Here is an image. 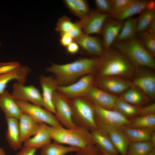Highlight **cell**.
<instances>
[{"label":"cell","mask_w":155,"mask_h":155,"mask_svg":"<svg viewBox=\"0 0 155 155\" xmlns=\"http://www.w3.org/2000/svg\"><path fill=\"white\" fill-rule=\"evenodd\" d=\"M99 57H80L73 62L64 64L51 63L45 71L52 73L59 86H66L73 83L82 77L94 73Z\"/></svg>","instance_id":"cell-1"},{"label":"cell","mask_w":155,"mask_h":155,"mask_svg":"<svg viewBox=\"0 0 155 155\" xmlns=\"http://www.w3.org/2000/svg\"><path fill=\"white\" fill-rule=\"evenodd\" d=\"M135 67L121 52L113 46L99 57L95 76L130 80Z\"/></svg>","instance_id":"cell-2"},{"label":"cell","mask_w":155,"mask_h":155,"mask_svg":"<svg viewBox=\"0 0 155 155\" xmlns=\"http://www.w3.org/2000/svg\"><path fill=\"white\" fill-rule=\"evenodd\" d=\"M112 46L122 53L135 68L146 67L155 69L154 58L136 36L129 39L115 41Z\"/></svg>","instance_id":"cell-3"},{"label":"cell","mask_w":155,"mask_h":155,"mask_svg":"<svg viewBox=\"0 0 155 155\" xmlns=\"http://www.w3.org/2000/svg\"><path fill=\"white\" fill-rule=\"evenodd\" d=\"M52 140L60 144L82 148L89 145L95 144L90 131L82 127L76 126L71 129L63 126L54 128Z\"/></svg>","instance_id":"cell-4"},{"label":"cell","mask_w":155,"mask_h":155,"mask_svg":"<svg viewBox=\"0 0 155 155\" xmlns=\"http://www.w3.org/2000/svg\"><path fill=\"white\" fill-rule=\"evenodd\" d=\"M72 120L77 126L84 128L90 131L97 128L93 104L84 96L70 99Z\"/></svg>","instance_id":"cell-5"},{"label":"cell","mask_w":155,"mask_h":155,"mask_svg":"<svg viewBox=\"0 0 155 155\" xmlns=\"http://www.w3.org/2000/svg\"><path fill=\"white\" fill-rule=\"evenodd\" d=\"M16 101L23 113L28 115L38 123H44L55 128L63 126L55 114L48 110L27 101Z\"/></svg>","instance_id":"cell-6"},{"label":"cell","mask_w":155,"mask_h":155,"mask_svg":"<svg viewBox=\"0 0 155 155\" xmlns=\"http://www.w3.org/2000/svg\"><path fill=\"white\" fill-rule=\"evenodd\" d=\"M150 69L146 67L135 68L131 81L133 86L149 99H154L155 97V74L150 70Z\"/></svg>","instance_id":"cell-7"},{"label":"cell","mask_w":155,"mask_h":155,"mask_svg":"<svg viewBox=\"0 0 155 155\" xmlns=\"http://www.w3.org/2000/svg\"><path fill=\"white\" fill-rule=\"evenodd\" d=\"M56 118L62 126L71 129L76 127L72 120V112L70 99L55 91L53 98Z\"/></svg>","instance_id":"cell-8"},{"label":"cell","mask_w":155,"mask_h":155,"mask_svg":"<svg viewBox=\"0 0 155 155\" xmlns=\"http://www.w3.org/2000/svg\"><path fill=\"white\" fill-rule=\"evenodd\" d=\"M95 76L92 74L85 75L72 84L66 86H58L57 91L69 99L84 96L93 84Z\"/></svg>","instance_id":"cell-9"},{"label":"cell","mask_w":155,"mask_h":155,"mask_svg":"<svg viewBox=\"0 0 155 155\" xmlns=\"http://www.w3.org/2000/svg\"><path fill=\"white\" fill-rule=\"evenodd\" d=\"M12 87L11 94L15 100L29 101L44 108L42 95L39 90L33 85L25 86L24 84L17 82L13 84Z\"/></svg>","instance_id":"cell-10"},{"label":"cell","mask_w":155,"mask_h":155,"mask_svg":"<svg viewBox=\"0 0 155 155\" xmlns=\"http://www.w3.org/2000/svg\"><path fill=\"white\" fill-rule=\"evenodd\" d=\"M93 85L110 94H121L133 85L131 80L111 77L95 76Z\"/></svg>","instance_id":"cell-11"},{"label":"cell","mask_w":155,"mask_h":155,"mask_svg":"<svg viewBox=\"0 0 155 155\" xmlns=\"http://www.w3.org/2000/svg\"><path fill=\"white\" fill-rule=\"evenodd\" d=\"M97 128L106 133L121 155H127L130 143L125 133L119 127L95 121Z\"/></svg>","instance_id":"cell-12"},{"label":"cell","mask_w":155,"mask_h":155,"mask_svg":"<svg viewBox=\"0 0 155 155\" xmlns=\"http://www.w3.org/2000/svg\"><path fill=\"white\" fill-rule=\"evenodd\" d=\"M108 14L100 13L97 10L90 11L84 18L76 21L81 27L84 34L101 35L102 29Z\"/></svg>","instance_id":"cell-13"},{"label":"cell","mask_w":155,"mask_h":155,"mask_svg":"<svg viewBox=\"0 0 155 155\" xmlns=\"http://www.w3.org/2000/svg\"><path fill=\"white\" fill-rule=\"evenodd\" d=\"M84 97L92 104L107 109L113 110L117 96L94 86H91Z\"/></svg>","instance_id":"cell-14"},{"label":"cell","mask_w":155,"mask_h":155,"mask_svg":"<svg viewBox=\"0 0 155 155\" xmlns=\"http://www.w3.org/2000/svg\"><path fill=\"white\" fill-rule=\"evenodd\" d=\"M93 104L95 121H98L120 127L129 124L130 120L118 112L104 108Z\"/></svg>","instance_id":"cell-15"},{"label":"cell","mask_w":155,"mask_h":155,"mask_svg":"<svg viewBox=\"0 0 155 155\" xmlns=\"http://www.w3.org/2000/svg\"><path fill=\"white\" fill-rule=\"evenodd\" d=\"M124 22L108 18L105 20L101 32L102 40L105 51L112 46L121 32Z\"/></svg>","instance_id":"cell-16"},{"label":"cell","mask_w":155,"mask_h":155,"mask_svg":"<svg viewBox=\"0 0 155 155\" xmlns=\"http://www.w3.org/2000/svg\"><path fill=\"white\" fill-rule=\"evenodd\" d=\"M73 41L82 49L88 54L94 57H100L104 53L102 40L98 36H92L83 34L74 39Z\"/></svg>","instance_id":"cell-17"},{"label":"cell","mask_w":155,"mask_h":155,"mask_svg":"<svg viewBox=\"0 0 155 155\" xmlns=\"http://www.w3.org/2000/svg\"><path fill=\"white\" fill-rule=\"evenodd\" d=\"M39 80L42 88V96L44 104V108L55 115V110L54 107L53 98L55 92L59 86L57 81L52 76L40 75Z\"/></svg>","instance_id":"cell-18"},{"label":"cell","mask_w":155,"mask_h":155,"mask_svg":"<svg viewBox=\"0 0 155 155\" xmlns=\"http://www.w3.org/2000/svg\"><path fill=\"white\" fill-rule=\"evenodd\" d=\"M54 128L46 123H39L37 133L33 137L25 141L24 146L38 149L51 142L52 134Z\"/></svg>","instance_id":"cell-19"},{"label":"cell","mask_w":155,"mask_h":155,"mask_svg":"<svg viewBox=\"0 0 155 155\" xmlns=\"http://www.w3.org/2000/svg\"><path fill=\"white\" fill-rule=\"evenodd\" d=\"M152 0H135L123 10L115 13L108 14V18L120 21L140 13L150 5Z\"/></svg>","instance_id":"cell-20"},{"label":"cell","mask_w":155,"mask_h":155,"mask_svg":"<svg viewBox=\"0 0 155 155\" xmlns=\"http://www.w3.org/2000/svg\"><path fill=\"white\" fill-rule=\"evenodd\" d=\"M5 119L7 125L5 136L9 146L14 151L21 148L18 119L8 117H5Z\"/></svg>","instance_id":"cell-21"},{"label":"cell","mask_w":155,"mask_h":155,"mask_svg":"<svg viewBox=\"0 0 155 155\" xmlns=\"http://www.w3.org/2000/svg\"><path fill=\"white\" fill-rule=\"evenodd\" d=\"M18 120L20 140L22 144L36 134L39 123L28 115L23 113Z\"/></svg>","instance_id":"cell-22"},{"label":"cell","mask_w":155,"mask_h":155,"mask_svg":"<svg viewBox=\"0 0 155 155\" xmlns=\"http://www.w3.org/2000/svg\"><path fill=\"white\" fill-rule=\"evenodd\" d=\"M0 108L5 117L19 119L22 113L16 100L6 90L0 94Z\"/></svg>","instance_id":"cell-23"},{"label":"cell","mask_w":155,"mask_h":155,"mask_svg":"<svg viewBox=\"0 0 155 155\" xmlns=\"http://www.w3.org/2000/svg\"><path fill=\"white\" fill-rule=\"evenodd\" d=\"M30 71L31 69L28 67L21 66L10 72L0 74V94L5 90L7 84L11 80H16L24 84Z\"/></svg>","instance_id":"cell-24"},{"label":"cell","mask_w":155,"mask_h":155,"mask_svg":"<svg viewBox=\"0 0 155 155\" xmlns=\"http://www.w3.org/2000/svg\"><path fill=\"white\" fill-rule=\"evenodd\" d=\"M119 97L129 104L139 107L146 106L149 100L147 96L133 85L121 94Z\"/></svg>","instance_id":"cell-25"},{"label":"cell","mask_w":155,"mask_h":155,"mask_svg":"<svg viewBox=\"0 0 155 155\" xmlns=\"http://www.w3.org/2000/svg\"><path fill=\"white\" fill-rule=\"evenodd\" d=\"M95 144L101 149L111 155H119V153L105 132L96 128L90 131Z\"/></svg>","instance_id":"cell-26"},{"label":"cell","mask_w":155,"mask_h":155,"mask_svg":"<svg viewBox=\"0 0 155 155\" xmlns=\"http://www.w3.org/2000/svg\"><path fill=\"white\" fill-rule=\"evenodd\" d=\"M120 127L130 142H139L150 140L155 128H132L125 125Z\"/></svg>","instance_id":"cell-27"},{"label":"cell","mask_w":155,"mask_h":155,"mask_svg":"<svg viewBox=\"0 0 155 155\" xmlns=\"http://www.w3.org/2000/svg\"><path fill=\"white\" fill-rule=\"evenodd\" d=\"M40 155H65L76 152L80 149L72 146H64L56 142L47 144L40 148Z\"/></svg>","instance_id":"cell-28"},{"label":"cell","mask_w":155,"mask_h":155,"mask_svg":"<svg viewBox=\"0 0 155 155\" xmlns=\"http://www.w3.org/2000/svg\"><path fill=\"white\" fill-rule=\"evenodd\" d=\"M137 33L143 32L155 19V3L152 1L149 6L140 13L137 18Z\"/></svg>","instance_id":"cell-29"},{"label":"cell","mask_w":155,"mask_h":155,"mask_svg":"<svg viewBox=\"0 0 155 155\" xmlns=\"http://www.w3.org/2000/svg\"><path fill=\"white\" fill-rule=\"evenodd\" d=\"M140 107L129 104L117 97L113 110L129 119L139 116Z\"/></svg>","instance_id":"cell-30"},{"label":"cell","mask_w":155,"mask_h":155,"mask_svg":"<svg viewBox=\"0 0 155 155\" xmlns=\"http://www.w3.org/2000/svg\"><path fill=\"white\" fill-rule=\"evenodd\" d=\"M155 148V144L150 140L131 142L127 150V155H148Z\"/></svg>","instance_id":"cell-31"},{"label":"cell","mask_w":155,"mask_h":155,"mask_svg":"<svg viewBox=\"0 0 155 155\" xmlns=\"http://www.w3.org/2000/svg\"><path fill=\"white\" fill-rule=\"evenodd\" d=\"M137 18H129L124 21L123 26L115 41L131 38L136 36L137 34Z\"/></svg>","instance_id":"cell-32"},{"label":"cell","mask_w":155,"mask_h":155,"mask_svg":"<svg viewBox=\"0 0 155 155\" xmlns=\"http://www.w3.org/2000/svg\"><path fill=\"white\" fill-rule=\"evenodd\" d=\"M129 120L130 123L125 126L132 128H155V114L137 116Z\"/></svg>","instance_id":"cell-33"},{"label":"cell","mask_w":155,"mask_h":155,"mask_svg":"<svg viewBox=\"0 0 155 155\" xmlns=\"http://www.w3.org/2000/svg\"><path fill=\"white\" fill-rule=\"evenodd\" d=\"M136 37L145 48L155 58V36L145 33L144 32L137 33Z\"/></svg>","instance_id":"cell-34"},{"label":"cell","mask_w":155,"mask_h":155,"mask_svg":"<svg viewBox=\"0 0 155 155\" xmlns=\"http://www.w3.org/2000/svg\"><path fill=\"white\" fill-rule=\"evenodd\" d=\"M75 26V22H72L70 18L64 15L58 20L55 30L58 32L60 35L68 34Z\"/></svg>","instance_id":"cell-35"},{"label":"cell","mask_w":155,"mask_h":155,"mask_svg":"<svg viewBox=\"0 0 155 155\" xmlns=\"http://www.w3.org/2000/svg\"><path fill=\"white\" fill-rule=\"evenodd\" d=\"M75 152L74 155H102L101 149L96 144L80 148Z\"/></svg>","instance_id":"cell-36"},{"label":"cell","mask_w":155,"mask_h":155,"mask_svg":"<svg viewBox=\"0 0 155 155\" xmlns=\"http://www.w3.org/2000/svg\"><path fill=\"white\" fill-rule=\"evenodd\" d=\"M135 0H111L112 14L119 12L125 9Z\"/></svg>","instance_id":"cell-37"},{"label":"cell","mask_w":155,"mask_h":155,"mask_svg":"<svg viewBox=\"0 0 155 155\" xmlns=\"http://www.w3.org/2000/svg\"><path fill=\"white\" fill-rule=\"evenodd\" d=\"M94 3L96 10L104 14H110L112 12L111 0H95Z\"/></svg>","instance_id":"cell-38"},{"label":"cell","mask_w":155,"mask_h":155,"mask_svg":"<svg viewBox=\"0 0 155 155\" xmlns=\"http://www.w3.org/2000/svg\"><path fill=\"white\" fill-rule=\"evenodd\" d=\"M21 66L17 62L0 63V74L10 72Z\"/></svg>","instance_id":"cell-39"},{"label":"cell","mask_w":155,"mask_h":155,"mask_svg":"<svg viewBox=\"0 0 155 155\" xmlns=\"http://www.w3.org/2000/svg\"><path fill=\"white\" fill-rule=\"evenodd\" d=\"M75 2L78 10L83 19L90 12L88 4L85 0H75Z\"/></svg>","instance_id":"cell-40"},{"label":"cell","mask_w":155,"mask_h":155,"mask_svg":"<svg viewBox=\"0 0 155 155\" xmlns=\"http://www.w3.org/2000/svg\"><path fill=\"white\" fill-rule=\"evenodd\" d=\"M63 2L72 13L79 18L80 19L82 18V16L78 10L75 0H64Z\"/></svg>","instance_id":"cell-41"},{"label":"cell","mask_w":155,"mask_h":155,"mask_svg":"<svg viewBox=\"0 0 155 155\" xmlns=\"http://www.w3.org/2000/svg\"><path fill=\"white\" fill-rule=\"evenodd\" d=\"M155 114V103L147 105L140 107L139 116H145Z\"/></svg>","instance_id":"cell-42"},{"label":"cell","mask_w":155,"mask_h":155,"mask_svg":"<svg viewBox=\"0 0 155 155\" xmlns=\"http://www.w3.org/2000/svg\"><path fill=\"white\" fill-rule=\"evenodd\" d=\"M37 149L24 146L16 155H35Z\"/></svg>","instance_id":"cell-43"},{"label":"cell","mask_w":155,"mask_h":155,"mask_svg":"<svg viewBox=\"0 0 155 155\" xmlns=\"http://www.w3.org/2000/svg\"><path fill=\"white\" fill-rule=\"evenodd\" d=\"M59 40L60 44L64 47L66 48L73 41V39L67 34L60 35Z\"/></svg>","instance_id":"cell-44"},{"label":"cell","mask_w":155,"mask_h":155,"mask_svg":"<svg viewBox=\"0 0 155 155\" xmlns=\"http://www.w3.org/2000/svg\"><path fill=\"white\" fill-rule=\"evenodd\" d=\"M67 52L71 55L77 53L80 49V46L75 42L73 41L66 48Z\"/></svg>","instance_id":"cell-45"},{"label":"cell","mask_w":155,"mask_h":155,"mask_svg":"<svg viewBox=\"0 0 155 155\" xmlns=\"http://www.w3.org/2000/svg\"><path fill=\"white\" fill-rule=\"evenodd\" d=\"M143 32L147 34L155 36V19L148 26Z\"/></svg>","instance_id":"cell-46"},{"label":"cell","mask_w":155,"mask_h":155,"mask_svg":"<svg viewBox=\"0 0 155 155\" xmlns=\"http://www.w3.org/2000/svg\"><path fill=\"white\" fill-rule=\"evenodd\" d=\"M150 140L155 144V132H154L152 135Z\"/></svg>","instance_id":"cell-47"},{"label":"cell","mask_w":155,"mask_h":155,"mask_svg":"<svg viewBox=\"0 0 155 155\" xmlns=\"http://www.w3.org/2000/svg\"><path fill=\"white\" fill-rule=\"evenodd\" d=\"M0 155H6L5 152L2 148H0Z\"/></svg>","instance_id":"cell-48"},{"label":"cell","mask_w":155,"mask_h":155,"mask_svg":"<svg viewBox=\"0 0 155 155\" xmlns=\"http://www.w3.org/2000/svg\"><path fill=\"white\" fill-rule=\"evenodd\" d=\"M101 150L102 151V155H111L109 154L108 153L106 152H105L104 151H103L101 149Z\"/></svg>","instance_id":"cell-49"},{"label":"cell","mask_w":155,"mask_h":155,"mask_svg":"<svg viewBox=\"0 0 155 155\" xmlns=\"http://www.w3.org/2000/svg\"><path fill=\"white\" fill-rule=\"evenodd\" d=\"M148 155H155V148L152 150Z\"/></svg>","instance_id":"cell-50"},{"label":"cell","mask_w":155,"mask_h":155,"mask_svg":"<svg viewBox=\"0 0 155 155\" xmlns=\"http://www.w3.org/2000/svg\"><path fill=\"white\" fill-rule=\"evenodd\" d=\"M1 43L0 42V46H1Z\"/></svg>","instance_id":"cell-51"},{"label":"cell","mask_w":155,"mask_h":155,"mask_svg":"<svg viewBox=\"0 0 155 155\" xmlns=\"http://www.w3.org/2000/svg\"><path fill=\"white\" fill-rule=\"evenodd\" d=\"M35 155H38V154H36Z\"/></svg>","instance_id":"cell-52"}]
</instances>
